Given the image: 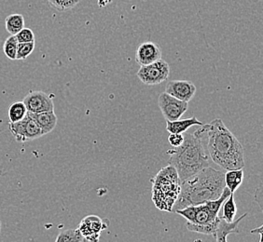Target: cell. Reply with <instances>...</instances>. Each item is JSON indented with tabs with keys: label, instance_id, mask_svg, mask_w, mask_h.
Wrapping results in <instances>:
<instances>
[{
	"label": "cell",
	"instance_id": "cell-22",
	"mask_svg": "<svg viewBox=\"0 0 263 242\" xmlns=\"http://www.w3.org/2000/svg\"><path fill=\"white\" fill-rule=\"evenodd\" d=\"M48 3L54 10L64 12L72 10L79 3V0H48Z\"/></svg>",
	"mask_w": 263,
	"mask_h": 242
},
{
	"label": "cell",
	"instance_id": "cell-2",
	"mask_svg": "<svg viewBox=\"0 0 263 242\" xmlns=\"http://www.w3.org/2000/svg\"><path fill=\"white\" fill-rule=\"evenodd\" d=\"M224 188V172L212 167H206L181 182L180 192L173 207V212L216 200L222 195Z\"/></svg>",
	"mask_w": 263,
	"mask_h": 242
},
{
	"label": "cell",
	"instance_id": "cell-19",
	"mask_svg": "<svg viewBox=\"0 0 263 242\" xmlns=\"http://www.w3.org/2000/svg\"><path fill=\"white\" fill-rule=\"evenodd\" d=\"M27 113L28 112H27L24 102H15V103L11 104V106L9 108V113H8L10 122L15 123V122L24 119L27 115Z\"/></svg>",
	"mask_w": 263,
	"mask_h": 242
},
{
	"label": "cell",
	"instance_id": "cell-4",
	"mask_svg": "<svg viewBox=\"0 0 263 242\" xmlns=\"http://www.w3.org/2000/svg\"><path fill=\"white\" fill-rule=\"evenodd\" d=\"M230 195L231 191L225 187L222 195L218 199L210 200L196 206H189L176 212L187 220L186 227L189 231L214 237L222 219L221 215H219V212L223 202L228 198Z\"/></svg>",
	"mask_w": 263,
	"mask_h": 242
},
{
	"label": "cell",
	"instance_id": "cell-5",
	"mask_svg": "<svg viewBox=\"0 0 263 242\" xmlns=\"http://www.w3.org/2000/svg\"><path fill=\"white\" fill-rule=\"evenodd\" d=\"M152 184V199L155 206L164 212H173L180 192L181 181L174 167L162 168L151 180Z\"/></svg>",
	"mask_w": 263,
	"mask_h": 242
},
{
	"label": "cell",
	"instance_id": "cell-26",
	"mask_svg": "<svg viewBox=\"0 0 263 242\" xmlns=\"http://www.w3.org/2000/svg\"><path fill=\"white\" fill-rule=\"evenodd\" d=\"M1 226H2V224H1V221H0V232H1Z\"/></svg>",
	"mask_w": 263,
	"mask_h": 242
},
{
	"label": "cell",
	"instance_id": "cell-23",
	"mask_svg": "<svg viewBox=\"0 0 263 242\" xmlns=\"http://www.w3.org/2000/svg\"><path fill=\"white\" fill-rule=\"evenodd\" d=\"M34 50H35V42L18 43L16 60H26L28 56L32 54Z\"/></svg>",
	"mask_w": 263,
	"mask_h": 242
},
{
	"label": "cell",
	"instance_id": "cell-14",
	"mask_svg": "<svg viewBox=\"0 0 263 242\" xmlns=\"http://www.w3.org/2000/svg\"><path fill=\"white\" fill-rule=\"evenodd\" d=\"M203 123L198 119L196 116L177 119L174 121H166V131L169 133H179L183 134L184 132L193 126H202Z\"/></svg>",
	"mask_w": 263,
	"mask_h": 242
},
{
	"label": "cell",
	"instance_id": "cell-25",
	"mask_svg": "<svg viewBox=\"0 0 263 242\" xmlns=\"http://www.w3.org/2000/svg\"><path fill=\"white\" fill-rule=\"evenodd\" d=\"M168 141L173 147L177 148L182 145L184 142V135L179 133H170V135L168 137Z\"/></svg>",
	"mask_w": 263,
	"mask_h": 242
},
{
	"label": "cell",
	"instance_id": "cell-15",
	"mask_svg": "<svg viewBox=\"0 0 263 242\" xmlns=\"http://www.w3.org/2000/svg\"><path fill=\"white\" fill-rule=\"evenodd\" d=\"M29 115L39 124L43 135H46L53 131L57 125V116L54 111L42 112L39 114L29 113Z\"/></svg>",
	"mask_w": 263,
	"mask_h": 242
},
{
	"label": "cell",
	"instance_id": "cell-3",
	"mask_svg": "<svg viewBox=\"0 0 263 242\" xmlns=\"http://www.w3.org/2000/svg\"><path fill=\"white\" fill-rule=\"evenodd\" d=\"M167 154L170 156L168 165L176 169L181 182L210 166L211 159L196 131L185 134L182 145Z\"/></svg>",
	"mask_w": 263,
	"mask_h": 242
},
{
	"label": "cell",
	"instance_id": "cell-17",
	"mask_svg": "<svg viewBox=\"0 0 263 242\" xmlns=\"http://www.w3.org/2000/svg\"><path fill=\"white\" fill-rule=\"evenodd\" d=\"M222 215L221 218L226 223H233L235 220V216L237 213V206L234 200V194L231 193L228 198L223 202Z\"/></svg>",
	"mask_w": 263,
	"mask_h": 242
},
{
	"label": "cell",
	"instance_id": "cell-1",
	"mask_svg": "<svg viewBox=\"0 0 263 242\" xmlns=\"http://www.w3.org/2000/svg\"><path fill=\"white\" fill-rule=\"evenodd\" d=\"M196 132L213 162L226 171L245 167L243 147L220 118L200 126Z\"/></svg>",
	"mask_w": 263,
	"mask_h": 242
},
{
	"label": "cell",
	"instance_id": "cell-10",
	"mask_svg": "<svg viewBox=\"0 0 263 242\" xmlns=\"http://www.w3.org/2000/svg\"><path fill=\"white\" fill-rule=\"evenodd\" d=\"M28 113L39 114L42 112L54 111L52 98L41 91H30L24 99Z\"/></svg>",
	"mask_w": 263,
	"mask_h": 242
},
{
	"label": "cell",
	"instance_id": "cell-9",
	"mask_svg": "<svg viewBox=\"0 0 263 242\" xmlns=\"http://www.w3.org/2000/svg\"><path fill=\"white\" fill-rule=\"evenodd\" d=\"M158 106L166 121H174L181 118L186 113L189 103L180 101L164 91L158 98Z\"/></svg>",
	"mask_w": 263,
	"mask_h": 242
},
{
	"label": "cell",
	"instance_id": "cell-8",
	"mask_svg": "<svg viewBox=\"0 0 263 242\" xmlns=\"http://www.w3.org/2000/svg\"><path fill=\"white\" fill-rule=\"evenodd\" d=\"M109 226L107 219H101L97 215H88L81 220L78 230L83 237L82 242H98L102 231Z\"/></svg>",
	"mask_w": 263,
	"mask_h": 242
},
{
	"label": "cell",
	"instance_id": "cell-12",
	"mask_svg": "<svg viewBox=\"0 0 263 242\" xmlns=\"http://www.w3.org/2000/svg\"><path fill=\"white\" fill-rule=\"evenodd\" d=\"M165 92L180 101L189 103L196 92V87L192 81L172 80L167 83Z\"/></svg>",
	"mask_w": 263,
	"mask_h": 242
},
{
	"label": "cell",
	"instance_id": "cell-24",
	"mask_svg": "<svg viewBox=\"0 0 263 242\" xmlns=\"http://www.w3.org/2000/svg\"><path fill=\"white\" fill-rule=\"evenodd\" d=\"M16 39L18 43H27V42H35V34L30 28L24 27L22 30L15 35Z\"/></svg>",
	"mask_w": 263,
	"mask_h": 242
},
{
	"label": "cell",
	"instance_id": "cell-11",
	"mask_svg": "<svg viewBox=\"0 0 263 242\" xmlns=\"http://www.w3.org/2000/svg\"><path fill=\"white\" fill-rule=\"evenodd\" d=\"M162 56L160 46L152 41L141 43L136 51V60L140 66H148L161 60Z\"/></svg>",
	"mask_w": 263,
	"mask_h": 242
},
{
	"label": "cell",
	"instance_id": "cell-16",
	"mask_svg": "<svg viewBox=\"0 0 263 242\" xmlns=\"http://www.w3.org/2000/svg\"><path fill=\"white\" fill-rule=\"evenodd\" d=\"M243 169L231 170V171H227L226 173H224L225 187H227L233 194H234L240 186L243 184Z\"/></svg>",
	"mask_w": 263,
	"mask_h": 242
},
{
	"label": "cell",
	"instance_id": "cell-7",
	"mask_svg": "<svg viewBox=\"0 0 263 242\" xmlns=\"http://www.w3.org/2000/svg\"><path fill=\"white\" fill-rule=\"evenodd\" d=\"M9 129L17 143L34 141L43 136L39 124L29 115V113H27L26 117L21 121L15 123L10 122Z\"/></svg>",
	"mask_w": 263,
	"mask_h": 242
},
{
	"label": "cell",
	"instance_id": "cell-13",
	"mask_svg": "<svg viewBox=\"0 0 263 242\" xmlns=\"http://www.w3.org/2000/svg\"><path fill=\"white\" fill-rule=\"evenodd\" d=\"M247 215H248V213H245L240 218H238L237 220H234L233 223H226L223 219H221L218 229L216 230V233L214 235L217 242H228L227 237L229 235L239 234L240 231H239L238 226ZM258 234H259V241L258 242H262V232L258 233Z\"/></svg>",
	"mask_w": 263,
	"mask_h": 242
},
{
	"label": "cell",
	"instance_id": "cell-6",
	"mask_svg": "<svg viewBox=\"0 0 263 242\" xmlns=\"http://www.w3.org/2000/svg\"><path fill=\"white\" fill-rule=\"evenodd\" d=\"M170 74V66L164 60H157L148 66H141L137 76L142 83L147 86L159 85L166 80Z\"/></svg>",
	"mask_w": 263,
	"mask_h": 242
},
{
	"label": "cell",
	"instance_id": "cell-21",
	"mask_svg": "<svg viewBox=\"0 0 263 242\" xmlns=\"http://www.w3.org/2000/svg\"><path fill=\"white\" fill-rule=\"evenodd\" d=\"M17 47H18V41L16 39L15 35H10L4 42L3 45V51L7 58L10 60H16V54H17Z\"/></svg>",
	"mask_w": 263,
	"mask_h": 242
},
{
	"label": "cell",
	"instance_id": "cell-18",
	"mask_svg": "<svg viewBox=\"0 0 263 242\" xmlns=\"http://www.w3.org/2000/svg\"><path fill=\"white\" fill-rule=\"evenodd\" d=\"M5 26L10 35H15L25 27V18L22 14H10L6 18Z\"/></svg>",
	"mask_w": 263,
	"mask_h": 242
},
{
	"label": "cell",
	"instance_id": "cell-20",
	"mask_svg": "<svg viewBox=\"0 0 263 242\" xmlns=\"http://www.w3.org/2000/svg\"><path fill=\"white\" fill-rule=\"evenodd\" d=\"M83 237L80 231L77 229H67L59 233L56 237L55 242H82Z\"/></svg>",
	"mask_w": 263,
	"mask_h": 242
}]
</instances>
